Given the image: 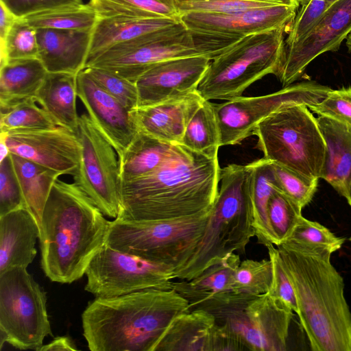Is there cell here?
Segmentation results:
<instances>
[{
	"label": "cell",
	"instance_id": "f546056e",
	"mask_svg": "<svg viewBox=\"0 0 351 351\" xmlns=\"http://www.w3.org/2000/svg\"><path fill=\"white\" fill-rule=\"evenodd\" d=\"M10 157L25 206L35 217L40 229L45 205L60 174L16 154L10 153Z\"/></svg>",
	"mask_w": 351,
	"mask_h": 351
},
{
	"label": "cell",
	"instance_id": "4316f807",
	"mask_svg": "<svg viewBox=\"0 0 351 351\" xmlns=\"http://www.w3.org/2000/svg\"><path fill=\"white\" fill-rule=\"evenodd\" d=\"M215 316L202 309L187 311L176 316L154 351H209Z\"/></svg>",
	"mask_w": 351,
	"mask_h": 351
},
{
	"label": "cell",
	"instance_id": "8992f818",
	"mask_svg": "<svg viewBox=\"0 0 351 351\" xmlns=\"http://www.w3.org/2000/svg\"><path fill=\"white\" fill-rule=\"evenodd\" d=\"M241 39L191 30L183 25L115 45L88 60L85 67L105 69L135 82L158 62L194 56L212 60Z\"/></svg>",
	"mask_w": 351,
	"mask_h": 351
},
{
	"label": "cell",
	"instance_id": "603a6c76",
	"mask_svg": "<svg viewBox=\"0 0 351 351\" xmlns=\"http://www.w3.org/2000/svg\"><path fill=\"white\" fill-rule=\"evenodd\" d=\"M40 226L33 214L21 208L0 216V274L27 268L36 255Z\"/></svg>",
	"mask_w": 351,
	"mask_h": 351
},
{
	"label": "cell",
	"instance_id": "f6af8a7d",
	"mask_svg": "<svg viewBox=\"0 0 351 351\" xmlns=\"http://www.w3.org/2000/svg\"><path fill=\"white\" fill-rule=\"evenodd\" d=\"M25 208L10 154L0 162V216Z\"/></svg>",
	"mask_w": 351,
	"mask_h": 351
},
{
	"label": "cell",
	"instance_id": "b9f144b4",
	"mask_svg": "<svg viewBox=\"0 0 351 351\" xmlns=\"http://www.w3.org/2000/svg\"><path fill=\"white\" fill-rule=\"evenodd\" d=\"M84 71L106 92L117 99L130 112L138 105V91L134 82L96 67H85Z\"/></svg>",
	"mask_w": 351,
	"mask_h": 351
},
{
	"label": "cell",
	"instance_id": "d4e9b609",
	"mask_svg": "<svg viewBox=\"0 0 351 351\" xmlns=\"http://www.w3.org/2000/svg\"><path fill=\"white\" fill-rule=\"evenodd\" d=\"M317 120L326 143L322 178L346 198L351 181V128L321 116Z\"/></svg>",
	"mask_w": 351,
	"mask_h": 351
},
{
	"label": "cell",
	"instance_id": "d6986e66",
	"mask_svg": "<svg viewBox=\"0 0 351 351\" xmlns=\"http://www.w3.org/2000/svg\"><path fill=\"white\" fill-rule=\"evenodd\" d=\"M298 8L276 5L231 14L193 12L180 14V19L191 30L244 38L278 29H284L287 33Z\"/></svg>",
	"mask_w": 351,
	"mask_h": 351
},
{
	"label": "cell",
	"instance_id": "7c38bea8",
	"mask_svg": "<svg viewBox=\"0 0 351 351\" xmlns=\"http://www.w3.org/2000/svg\"><path fill=\"white\" fill-rule=\"evenodd\" d=\"M173 269L116 250L105 244L90 262L84 289L95 298H112L149 289H170Z\"/></svg>",
	"mask_w": 351,
	"mask_h": 351
},
{
	"label": "cell",
	"instance_id": "f5cc1de1",
	"mask_svg": "<svg viewBox=\"0 0 351 351\" xmlns=\"http://www.w3.org/2000/svg\"><path fill=\"white\" fill-rule=\"evenodd\" d=\"M346 199H347L348 204L351 206V181L348 186V195Z\"/></svg>",
	"mask_w": 351,
	"mask_h": 351
},
{
	"label": "cell",
	"instance_id": "5bb4252c",
	"mask_svg": "<svg viewBox=\"0 0 351 351\" xmlns=\"http://www.w3.org/2000/svg\"><path fill=\"white\" fill-rule=\"evenodd\" d=\"M293 315V311L287 303L267 292L216 322L227 324L246 350L285 351Z\"/></svg>",
	"mask_w": 351,
	"mask_h": 351
},
{
	"label": "cell",
	"instance_id": "ffe728a7",
	"mask_svg": "<svg viewBox=\"0 0 351 351\" xmlns=\"http://www.w3.org/2000/svg\"><path fill=\"white\" fill-rule=\"evenodd\" d=\"M77 95L114 148L119 160L138 132L130 112L84 69L77 75Z\"/></svg>",
	"mask_w": 351,
	"mask_h": 351
},
{
	"label": "cell",
	"instance_id": "d6a6232c",
	"mask_svg": "<svg viewBox=\"0 0 351 351\" xmlns=\"http://www.w3.org/2000/svg\"><path fill=\"white\" fill-rule=\"evenodd\" d=\"M97 19L167 17L180 19L175 0H89Z\"/></svg>",
	"mask_w": 351,
	"mask_h": 351
},
{
	"label": "cell",
	"instance_id": "484cf974",
	"mask_svg": "<svg viewBox=\"0 0 351 351\" xmlns=\"http://www.w3.org/2000/svg\"><path fill=\"white\" fill-rule=\"evenodd\" d=\"M77 75L47 73L34 97L56 125L75 134L80 117L76 107Z\"/></svg>",
	"mask_w": 351,
	"mask_h": 351
},
{
	"label": "cell",
	"instance_id": "9a60e30c",
	"mask_svg": "<svg viewBox=\"0 0 351 351\" xmlns=\"http://www.w3.org/2000/svg\"><path fill=\"white\" fill-rule=\"evenodd\" d=\"M351 33V0L330 4L321 21L302 40L285 47L283 62L277 76L282 86L301 77L307 66L328 51H336Z\"/></svg>",
	"mask_w": 351,
	"mask_h": 351
},
{
	"label": "cell",
	"instance_id": "4fadbf2b",
	"mask_svg": "<svg viewBox=\"0 0 351 351\" xmlns=\"http://www.w3.org/2000/svg\"><path fill=\"white\" fill-rule=\"evenodd\" d=\"M330 88L313 81L291 84L267 95L238 97L213 104L219 126V146L241 143L253 135L255 127L269 115L285 106L306 105L322 100Z\"/></svg>",
	"mask_w": 351,
	"mask_h": 351
},
{
	"label": "cell",
	"instance_id": "816d5d0a",
	"mask_svg": "<svg viewBox=\"0 0 351 351\" xmlns=\"http://www.w3.org/2000/svg\"><path fill=\"white\" fill-rule=\"evenodd\" d=\"M9 148L3 136L0 135V162L4 160L10 154Z\"/></svg>",
	"mask_w": 351,
	"mask_h": 351
},
{
	"label": "cell",
	"instance_id": "4dcf8cb0",
	"mask_svg": "<svg viewBox=\"0 0 351 351\" xmlns=\"http://www.w3.org/2000/svg\"><path fill=\"white\" fill-rule=\"evenodd\" d=\"M47 73L38 58L8 60L1 64L0 105L34 98Z\"/></svg>",
	"mask_w": 351,
	"mask_h": 351
},
{
	"label": "cell",
	"instance_id": "7a4b0ae2",
	"mask_svg": "<svg viewBox=\"0 0 351 351\" xmlns=\"http://www.w3.org/2000/svg\"><path fill=\"white\" fill-rule=\"evenodd\" d=\"M291 282L297 315L313 351H351V311L333 252L287 241L277 246Z\"/></svg>",
	"mask_w": 351,
	"mask_h": 351
},
{
	"label": "cell",
	"instance_id": "f35d334b",
	"mask_svg": "<svg viewBox=\"0 0 351 351\" xmlns=\"http://www.w3.org/2000/svg\"><path fill=\"white\" fill-rule=\"evenodd\" d=\"M1 64L8 60L38 58L36 29L21 18L14 23L6 38L0 40Z\"/></svg>",
	"mask_w": 351,
	"mask_h": 351
},
{
	"label": "cell",
	"instance_id": "7bdbcfd3",
	"mask_svg": "<svg viewBox=\"0 0 351 351\" xmlns=\"http://www.w3.org/2000/svg\"><path fill=\"white\" fill-rule=\"evenodd\" d=\"M308 108L319 116L351 128V86L330 89L322 100Z\"/></svg>",
	"mask_w": 351,
	"mask_h": 351
},
{
	"label": "cell",
	"instance_id": "52a82bcc",
	"mask_svg": "<svg viewBox=\"0 0 351 351\" xmlns=\"http://www.w3.org/2000/svg\"><path fill=\"white\" fill-rule=\"evenodd\" d=\"M284 29L247 36L215 58L197 91L205 100L242 96L253 83L269 74L278 76L285 51Z\"/></svg>",
	"mask_w": 351,
	"mask_h": 351
},
{
	"label": "cell",
	"instance_id": "44dd1931",
	"mask_svg": "<svg viewBox=\"0 0 351 351\" xmlns=\"http://www.w3.org/2000/svg\"><path fill=\"white\" fill-rule=\"evenodd\" d=\"M205 99L196 90L130 112L138 131L162 141L180 143L191 118Z\"/></svg>",
	"mask_w": 351,
	"mask_h": 351
},
{
	"label": "cell",
	"instance_id": "8fae6325",
	"mask_svg": "<svg viewBox=\"0 0 351 351\" xmlns=\"http://www.w3.org/2000/svg\"><path fill=\"white\" fill-rule=\"evenodd\" d=\"M81 158L73 182L107 217L116 219L121 208V182L117 154L88 113L80 115L76 132Z\"/></svg>",
	"mask_w": 351,
	"mask_h": 351
},
{
	"label": "cell",
	"instance_id": "30bf717a",
	"mask_svg": "<svg viewBox=\"0 0 351 351\" xmlns=\"http://www.w3.org/2000/svg\"><path fill=\"white\" fill-rule=\"evenodd\" d=\"M0 348L7 342L19 350L39 351L52 336L47 295L27 268L0 274Z\"/></svg>",
	"mask_w": 351,
	"mask_h": 351
},
{
	"label": "cell",
	"instance_id": "74e56055",
	"mask_svg": "<svg viewBox=\"0 0 351 351\" xmlns=\"http://www.w3.org/2000/svg\"><path fill=\"white\" fill-rule=\"evenodd\" d=\"M272 279L270 260L245 259L238 266L234 278L237 293L258 296L269 291Z\"/></svg>",
	"mask_w": 351,
	"mask_h": 351
},
{
	"label": "cell",
	"instance_id": "2e32d148",
	"mask_svg": "<svg viewBox=\"0 0 351 351\" xmlns=\"http://www.w3.org/2000/svg\"><path fill=\"white\" fill-rule=\"evenodd\" d=\"M240 263L239 254L231 253L190 280L173 281V288L187 300L188 311L202 309L220 319L256 297L235 291Z\"/></svg>",
	"mask_w": 351,
	"mask_h": 351
},
{
	"label": "cell",
	"instance_id": "1f68e13d",
	"mask_svg": "<svg viewBox=\"0 0 351 351\" xmlns=\"http://www.w3.org/2000/svg\"><path fill=\"white\" fill-rule=\"evenodd\" d=\"M21 19L36 29L81 31L93 30L97 21L95 10L88 2L42 10Z\"/></svg>",
	"mask_w": 351,
	"mask_h": 351
},
{
	"label": "cell",
	"instance_id": "7402d4cb",
	"mask_svg": "<svg viewBox=\"0 0 351 351\" xmlns=\"http://www.w3.org/2000/svg\"><path fill=\"white\" fill-rule=\"evenodd\" d=\"M38 59L48 73L77 75L85 68L93 30L36 29Z\"/></svg>",
	"mask_w": 351,
	"mask_h": 351
},
{
	"label": "cell",
	"instance_id": "5b68a950",
	"mask_svg": "<svg viewBox=\"0 0 351 351\" xmlns=\"http://www.w3.org/2000/svg\"><path fill=\"white\" fill-rule=\"evenodd\" d=\"M249 164H230L220 171V187L203 237L193 255L174 273V278L190 280L233 253L245 252L255 236Z\"/></svg>",
	"mask_w": 351,
	"mask_h": 351
},
{
	"label": "cell",
	"instance_id": "c3c4849f",
	"mask_svg": "<svg viewBox=\"0 0 351 351\" xmlns=\"http://www.w3.org/2000/svg\"><path fill=\"white\" fill-rule=\"evenodd\" d=\"M246 350L237 335L224 323L214 326L210 338L209 351Z\"/></svg>",
	"mask_w": 351,
	"mask_h": 351
},
{
	"label": "cell",
	"instance_id": "277c9868",
	"mask_svg": "<svg viewBox=\"0 0 351 351\" xmlns=\"http://www.w3.org/2000/svg\"><path fill=\"white\" fill-rule=\"evenodd\" d=\"M189 304L173 288L95 298L82 315L92 351H154L173 319Z\"/></svg>",
	"mask_w": 351,
	"mask_h": 351
},
{
	"label": "cell",
	"instance_id": "f1b7e54d",
	"mask_svg": "<svg viewBox=\"0 0 351 351\" xmlns=\"http://www.w3.org/2000/svg\"><path fill=\"white\" fill-rule=\"evenodd\" d=\"M251 169V195L253 228L258 243L267 247L278 245L268 217V203L275 191L279 190L272 162L265 158L248 163Z\"/></svg>",
	"mask_w": 351,
	"mask_h": 351
},
{
	"label": "cell",
	"instance_id": "3957f363",
	"mask_svg": "<svg viewBox=\"0 0 351 351\" xmlns=\"http://www.w3.org/2000/svg\"><path fill=\"white\" fill-rule=\"evenodd\" d=\"M110 225L78 186L58 178L40 223V265L45 276L59 283L80 279L106 244Z\"/></svg>",
	"mask_w": 351,
	"mask_h": 351
},
{
	"label": "cell",
	"instance_id": "83f0119b",
	"mask_svg": "<svg viewBox=\"0 0 351 351\" xmlns=\"http://www.w3.org/2000/svg\"><path fill=\"white\" fill-rule=\"evenodd\" d=\"M175 145L138 131L119 159L121 184L158 169L172 154Z\"/></svg>",
	"mask_w": 351,
	"mask_h": 351
},
{
	"label": "cell",
	"instance_id": "836d02e7",
	"mask_svg": "<svg viewBox=\"0 0 351 351\" xmlns=\"http://www.w3.org/2000/svg\"><path fill=\"white\" fill-rule=\"evenodd\" d=\"M220 135L213 103L204 100L189 121L180 144L209 156L218 154Z\"/></svg>",
	"mask_w": 351,
	"mask_h": 351
},
{
	"label": "cell",
	"instance_id": "681fc988",
	"mask_svg": "<svg viewBox=\"0 0 351 351\" xmlns=\"http://www.w3.org/2000/svg\"><path fill=\"white\" fill-rule=\"evenodd\" d=\"M19 18L0 1V40H4Z\"/></svg>",
	"mask_w": 351,
	"mask_h": 351
},
{
	"label": "cell",
	"instance_id": "ac0fdd59",
	"mask_svg": "<svg viewBox=\"0 0 351 351\" xmlns=\"http://www.w3.org/2000/svg\"><path fill=\"white\" fill-rule=\"evenodd\" d=\"M204 56H194L158 62L136 81L138 108L152 106L197 90L210 62Z\"/></svg>",
	"mask_w": 351,
	"mask_h": 351
},
{
	"label": "cell",
	"instance_id": "e0dca14e",
	"mask_svg": "<svg viewBox=\"0 0 351 351\" xmlns=\"http://www.w3.org/2000/svg\"><path fill=\"white\" fill-rule=\"evenodd\" d=\"M10 152L62 175L73 176L81 158V145L73 132L56 126L1 132Z\"/></svg>",
	"mask_w": 351,
	"mask_h": 351
},
{
	"label": "cell",
	"instance_id": "e575fe53",
	"mask_svg": "<svg viewBox=\"0 0 351 351\" xmlns=\"http://www.w3.org/2000/svg\"><path fill=\"white\" fill-rule=\"evenodd\" d=\"M34 98H27L0 105V130H40L58 125L45 110L38 107Z\"/></svg>",
	"mask_w": 351,
	"mask_h": 351
},
{
	"label": "cell",
	"instance_id": "ee69618b",
	"mask_svg": "<svg viewBox=\"0 0 351 351\" xmlns=\"http://www.w3.org/2000/svg\"><path fill=\"white\" fill-rule=\"evenodd\" d=\"M287 241L327 247L335 252L341 248L345 238L335 236L324 226L302 216Z\"/></svg>",
	"mask_w": 351,
	"mask_h": 351
},
{
	"label": "cell",
	"instance_id": "ab89813d",
	"mask_svg": "<svg viewBox=\"0 0 351 351\" xmlns=\"http://www.w3.org/2000/svg\"><path fill=\"white\" fill-rule=\"evenodd\" d=\"M279 189L302 209L312 200L319 179L311 178L272 162Z\"/></svg>",
	"mask_w": 351,
	"mask_h": 351
},
{
	"label": "cell",
	"instance_id": "f907efd6",
	"mask_svg": "<svg viewBox=\"0 0 351 351\" xmlns=\"http://www.w3.org/2000/svg\"><path fill=\"white\" fill-rule=\"evenodd\" d=\"M77 347L68 336L55 337L49 343L43 345L39 351H76Z\"/></svg>",
	"mask_w": 351,
	"mask_h": 351
},
{
	"label": "cell",
	"instance_id": "ba28073f",
	"mask_svg": "<svg viewBox=\"0 0 351 351\" xmlns=\"http://www.w3.org/2000/svg\"><path fill=\"white\" fill-rule=\"evenodd\" d=\"M211 210L168 220L114 219L110 221L106 244L116 250L170 266L175 273L195 251Z\"/></svg>",
	"mask_w": 351,
	"mask_h": 351
},
{
	"label": "cell",
	"instance_id": "8d00e7d4",
	"mask_svg": "<svg viewBox=\"0 0 351 351\" xmlns=\"http://www.w3.org/2000/svg\"><path fill=\"white\" fill-rule=\"evenodd\" d=\"M302 210L280 191L273 193L268 203V217L278 245L290 238L302 217Z\"/></svg>",
	"mask_w": 351,
	"mask_h": 351
},
{
	"label": "cell",
	"instance_id": "7dc6e473",
	"mask_svg": "<svg viewBox=\"0 0 351 351\" xmlns=\"http://www.w3.org/2000/svg\"><path fill=\"white\" fill-rule=\"evenodd\" d=\"M19 18L42 10L84 4V0H0Z\"/></svg>",
	"mask_w": 351,
	"mask_h": 351
},
{
	"label": "cell",
	"instance_id": "6da1fadb",
	"mask_svg": "<svg viewBox=\"0 0 351 351\" xmlns=\"http://www.w3.org/2000/svg\"><path fill=\"white\" fill-rule=\"evenodd\" d=\"M220 171L217 155L176 143L158 169L121 184V208L116 219L168 220L209 210L217 196Z\"/></svg>",
	"mask_w": 351,
	"mask_h": 351
},
{
	"label": "cell",
	"instance_id": "d590c367",
	"mask_svg": "<svg viewBox=\"0 0 351 351\" xmlns=\"http://www.w3.org/2000/svg\"><path fill=\"white\" fill-rule=\"evenodd\" d=\"M180 14L186 12L231 14L276 5H295L298 0H175Z\"/></svg>",
	"mask_w": 351,
	"mask_h": 351
},
{
	"label": "cell",
	"instance_id": "9c48e42d",
	"mask_svg": "<svg viewBox=\"0 0 351 351\" xmlns=\"http://www.w3.org/2000/svg\"><path fill=\"white\" fill-rule=\"evenodd\" d=\"M256 148L264 158L307 176L322 178L326 143L317 120L306 105L285 106L254 128Z\"/></svg>",
	"mask_w": 351,
	"mask_h": 351
},
{
	"label": "cell",
	"instance_id": "60d3db41",
	"mask_svg": "<svg viewBox=\"0 0 351 351\" xmlns=\"http://www.w3.org/2000/svg\"><path fill=\"white\" fill-rule=\"evenodd\" d=\"M300 10L287 32L285 47L302 40L316 27L330 4L327 0H298Z\"/></svg>",
	"mask_w": 351,
	"mask_h": 351
},
{
	"label": "cell",
	"instance_id": "db71d44e",
	"mask_svg": "<svg viewBox=\"0 0 351 351\" xmlns=\"http://www.w3.org/2000/svg\"><path fill=\"white\" fill-rule=\"evenodd\" d=\"M327 1H328V2L330 4H331V3H332L333 2H335V1H337V0H327Z\"/></svg>",
	"mask_w": 351,
	"mask_h": 351
},
{
	"label": "cell",
	"instance_id": "bcb514c9",
	"mask_svg": "<svg viewBox=\"0 0 351 351\" xmlns=\"http://www.w3.org/2000/svg\"><path fill=\"white\" fill-rule=\"evenodd\" d=\"M271 263L272 279L268 293L287 303L297 313V303L291 282L285 271L279 250L274 245L266 247Z\"/></svg>",
	"mask_w": 351,
	"mask_h": 351
},
{
	"label": "cell",
	"instance_id": "cb8c5ba5",
	"mask_svg": "<svg viewBox=\"0 0 351 351\" xmlns=\"http://www.w3.org/2000/svg\"><path fill=\"white\" fill-rule=\"evenodd\" d=\"M183 25L180 19L167 17L114 16L97 19L93 29L86 62L119 44L169 32Z\"/></svg>",
	"mask_w": 351,
	"mask_h": 351
}]
</instances>
